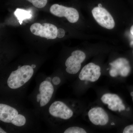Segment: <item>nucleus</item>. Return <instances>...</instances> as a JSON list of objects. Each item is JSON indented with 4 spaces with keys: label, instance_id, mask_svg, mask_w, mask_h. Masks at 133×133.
<instances>
[{
    "label": "nucleus",
    "instance_id": "nucleus-8",
    "mask_svg": "<svg viewBox=\"0 0 133 133\" xmlns=\"http://www.w3.org/2000/svg\"><path fill=\"white\" fill-rule=\"evenodd\" d=\"M39 93L36 96L37 102H40V106L43 107L46 105L52 98L54 88L51 82L44 81L39 86Z\"/></svg>",
    "mask_w": 133,
    "mask_h": 133
},
{
    "label": "nucleus",
    "instance_id": "nucleus-21",
    "mask_svg": "<svg viewBox=\"0 0 133 133\" xmlns=\"http://www.w3.org/2000/svg\"><path fill=\"white\" fill-rule=\"evenodd\" d=\"M0 133H6V132H5L4 130H3L2 128H0Z\"/></svg>",
    "mask_w": 133,
    "mask_h": 133
},
{
    "label": "nucleus",
    "instance_id": "nucleus-10",
    "mask_svg": "<svg viewBox=\"0 0 133 133\" xmlns=\"http://www.w3.org/2000/svg\"><path fill=\"white\" fill-rule=\"evenodd\" d=\"M19 114L18 111L14 108L6 104H0V120L6 123H11Z\"/></svg>",
    "mask_w": 133,
    "mask_h": 133
},
{
    "label": "nucleus",
    "instance_id": "nucleus-18",
    "mask_svg": "<svg viewBox=\"0 0 133 133\" xmlns=\"http://www.w3.org/2000/svg\"><path fill=\"white\" fill-rule=\"evenodd\" d=\"M118 111L119 112L121 111H124L125 109V107L124 105V104H120L118 105Z\"/></svg>",
    "mask_w": 133,
    "mask_h": 133
},
{
    "label": "nucleus",
    "instance_id": "nucleus-2",
    "mask_svg": "<svg viewBox=\"0 0 133 133\" xmlns=\"http://www.w3.org/2000/svg\"><path fill=\"white\" fill-rule=\"evenodd\" d=\"M57 28L53 24L35 23L31 25L30 30L35 35L47 39H54L57 37Z\"/></svg>",
    "mask_w": 133,
    "mask_h": 133
},
{
    "label": "nucleus",
    "instance_id": "nucleus-7",
    "mask_svg": "<svg viewBox=\"0 0 133 133\" xmlns=\"http://www.w3.org/2000/svg\"><path fill=\"white\" fill-rule=\"evenodd\" d=\"M101 75L100 67L90 63L84 66L79 75V78L81 81L95 82L99 79Z\"/></svg>",
    "mask_w": 133,
    "mask_h": 133
},
{
    "label": "nucleus",
    "instance_id": "nucleus-4",
    "mask_svg": "<svg viewBox=\"0 0 133 133\" xmlns=\"http://www.w3.org/2000/svg\"><path fill=\"white\" fill-rule=\"evenodd\" d=\"M93 16L100 26L112 29L115 26L114 19L108 11L102 7H96L92 10Z\"/></svg>",
    "mask_w": 133,
    "mask_h": 133
},
{
    "label": "nucleus",
    "instance_id": "nucleus-11",
    "mask_svg": "<svg viewBox=\"0 0 133 133\" xmlns=\"http://www.w3.org/2000/svg\"><path fill=\"white\" fill-rule=\"evenodd\" d=\"M14 15L16 17L21 24H22L23 20L30 19L32 16L30 11L20 9H17L15 10Z\"/></svg>",
    "mask_w": 133,
    "mask_h": 133
},
{
    "label": "nucleus",
    "instance_id": "nucleus-23",
    "mask_svg": "<svg viewBox=\"0 0 133 133\" xmlns=\"http://www.w3.org/2000/svg\"><path fill=\"white\" fill-rule=\"evenodd\" d=\"M98 7H102V4H101V3H99V4H98Z\"/></svg>",
    "mask_w": 133,
    "mask_h": 133
},
{
    "label": "nucleus",
    "instance_id": "nucleus-6",
    "mask_svg": "<svg viewBox=\"0 0 133 133\" xmlns=\"http://www.w3.org/2000/svg\"><path fill=\"white\" fill-rule=\"evenodd\" d=\"M49 112L51 116L64 120H68L73 116V111L64 102L56 101L50 106Z\"/></svg>",
    "mask_w": 133,
    "mask_h": 133
},
{
    "label": "nucleus",
    "instance_id": "nucleus-22",
    "mask_svg": "<svg viewBox=\"0 0 133 133\" xmlns=\"http://www.w3.org/2000/svg\"><path fill=\"white\" fill-rule=\"evenodd\" d=\"M31 67L33 68V69H34V68H36V65L35 64H32L31 65Z\"/></svg>",
    "mask_w": 133,
    "mask_h": 133
},
{
    "label": "nucleus",
    "instance_id": "nucleus-9",
    "mask_svg": "<svg viewBox=\"0 0 133 133\" xmlns=\"http://www.w3.org/2000/svg\"><path fill=\"white\" fill-rule=\"evenodd\" d=\"M88 115L90 121L95 125L104 126L109 122V116L102 108H91L88 112Z\"/></svg>",
    "mask_w": 133,
    "mask_h": 133
},
{
    "label": "nucleus",
    "instance_id": "nucleus-13",
    "mask_svg": "<svg viewBox=\"0 0 133 133\" xmlns=\"http://www.w3.org/2000/svg\"><path fill=\"white\" fill-rule=\"evenodd\" d=\"M31 3L34 6L38 8H42L46 6L48 0H27Z\"/></svg>",
    "mask_w": 133,
    "mask_h": 133
},
{
    "label": "nucleus",
    "instance_id": "nucleus-19",
    "mask_svg": "<svg viewBox=\"0 0 133 133\" xmlns=\"http://www.w3.org/2000/svg\"><path fill=\"white\" fill-rule=\"evenodd\" d=\"M52 79H51V78L50 77H48L47 78L45 79V81H49V82H51L52 81Z\"/></svg>",
    "mask_w": 133,
    "mask_h": 133
},
{
    "label": "nucleus",
    "instance_id": "nucleus-12",
    "mask_svg": "<svg viewBox=\"0 0 133 133\" xmlns=\"http://www.w3.org/2000/svg\"><path fill=\"white\" fill-rule=\"evenodd\" d=\"M26 119L23 115L19 114L12 121L11 123L17 127L24 126L26 123Z\"/></svg>",
    "mask_w": 133,
    "mask_h": 133
},
{
    "label": "nucleus",
    "instance_id": "nucleus-14",
    "mask_svg": "<svg viewBox=\"0 0 133 133\" xmlns=\"http://www.w3.org/2000/svg\"><path fill=\"white\" fill-rule=\"evenodd\" d=\"M86 131L84 129L78 127H70L66 129L64 133H86Z\"/></svg>",
    "mask_w": 133,
    "mask_h": 133
},
{
    "label": "nucleus",
    "instance_id": "nucleus-1",
    "mask_svg": "<svg viewBox=\"0 0 133 133\" xmlns=\"http://www.w3.org/2000/svg\"><path fill=\"white\" fill-rule=\"evenodd\" d=\"M34 74L31 66L24 65L19 66L16 70L12 71L8 79L9 87L12 89L20 88L29 81Z\"/></svg>",
    "mask_w": 133,
    "mask_h": 133
},
{
    "label": "nucleus",
    "instance_id": "nucleus-3",
    "mask_svg": "<svg viewBox=\"0 0 133 133\" xmlns=\"http://www.w3.org/2000/svg\"><path fill=\"white\" fill-rule=\"evenodd\" d=\"M50 11L52 14L58 17H64L71 23L77 22L79 18L77 10L74 8L67 7L57 4L52 5Z\"/></svg>",
    "mask_w": 133,
    "mask_h": 133
},
{
    "label": "nucleus",
    "instance_id": "nucleus-16",
    "mask_svg": "<svg viewBox=\"0 0 133 133\" xmlns=\"http://www.w3.org/2000/svg\"><path fill=\"white\" fill-rule=\"evenodd\" d=\"M65 36L64 30L62 28L58 29L57 31V37L59 38H62Z\"/></svg>",
    "mask_w": 133,
    "mask_h": 133
},
{
    "label": "nucleus",
    "instance_id": "nucleus-26",
    "mask_svg": "<svg viewBox=\"0 0 133 133\" xmlns=\"http://www.w3.org/2000/svg\"></svg>",
    "mask_w": 133,
    "mask_h": 133
},
{
    "label": "nucleus",
    "instance_id": "nucleus-25",
    "mask_svg": "<svg viewBox=\"0 0 133 133\" xmlns=\"http://www.w3.org/2000/svg\"></svg>",
    "mask_w": 133,
    "mask_h": 133
},
{
    "label": "nucleus",
    "instance_id": "nucleus-5",
    "mask_svg": "<svg viewBox=\"0 0 133 133\" xmlns=\"http://www.w3.org/2000/svg\"><path fill=\"white\" fill-rule=\"evenodd\" d=\"M84 52L80 50L73 51L65 63L66 71L70 74H74L78 72L81 68V64L85 59Z\"/></svg>",
    "mask_w": 133,
    "mask_h": 133
},
{
    "label": "nucleus",
    "instance_id": "nucleus-20",
    "mask_svg": "<svg viewBox=\"0 0 133 133\" xmlns=\"http://www.w3.org/2000/svg\"><path fill=\"white\" fill-rule=\"evenodd\" d=\"M130 32L131 34L133 35V25L131 26V29H130Z\"/></svg>",
    "mask_w": 133,
    "mask_h": 133
},
{
    "label": "nucleus",
    "instance_id": "nucleus-24",
    "mask_svg": "<svg viewBox=\"0 0 133 133\" xmlns=\"http://www.w3.org/2000/svg\"><path fill=\"white\" fill-rule=\"evenodd\" d=\"M131 95L132 97H133V92H132L131 93Z\"/></svg>",
    "mask_w": 133,
    "mask_h": 133
},
{
    "label": "nucleus",
    "instance_id": "nucleus-17",
    "mask_svg": "<svg viewBox=\"0 0 133 133\" xmlns=\"http://www.w3.org/2000/svg\"><path fill=\"white\" fill-rule=\"evenodd\" d=\"M52 83L55 85H58L61 82V79L59 77H55L52 79Z\"/></svg>",
    "mask_w": 133,
    "mask_h": 133
},
{
    "label": "nucleus",
    "instance_id": "nucleus-15",
    "mask_svg": "<svg viewBox=\"0 0 133 133\" xmlns=\"http://www.w3.org/2000/svg\"><path fill=\"white\" fill-rule=\"evenodd\" d=\"M124 133H133V124L127 126L123 130Z\"/></svg>",
    "mask_w": 133,
    "mask_h": 133
}]
</instances>
